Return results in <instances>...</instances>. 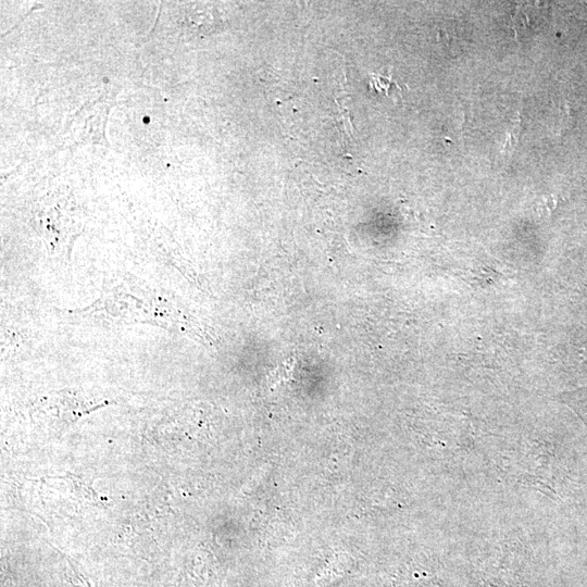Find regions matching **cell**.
<instances>
[{"mask_svg": "<svg viewBox=\"0 0 587 587\" xmlns=\"http://www.w3.org/2000/svg\"><path fill=\"white\" fill-rule=\"evenodd\" d=\"M175 307L170 296L133 283H121L107 291L80 314L89 321L108 323H149L171 329Z\"/></svg>", "mask_w": 587, "mask_h": 587, "instance_id": "1", "label": "cell"}, {"mask_svg": "<svg viewBox=\"0 0 587 587\" xmlns=\"http://www.w3.org/2000/svg\"><path fill=\"white\" fill-rule=\"evenodd\" d=\"M221 16L209 5H193L185 14L184 24L195 35H208L221 23Z\"/></svg>", "mask_w": 587, "mask_h": 587, "instance_id": "2", "label": "cell"}, {"mask_svg": "<svg viewBox=\"0 0 587 587\" xmlns=\"http://www.w3.org/2000/svg\"><path fill=\"white\" fill-rule=\"evenodd\" d=\"M372 87L376 90H379L382 92H385L388 95V90L392 85H396L391 82V77H384L380 75L373 74L372 75Z\"/></svg>", "mask_w": 587, "mask_h": 587, "instance_id": "3", "label": "cell"}]
</instances>
